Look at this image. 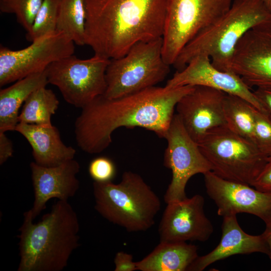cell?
<instances>
[{
	"label": "cell",
	"mask_w": 271,
	"mask_h": 271,
	"mask_svg": "<svg viewBox=\"0 0 271 271\" xmlns=\"http://www.w3.org/2000/svg\"><path fill=\"white\" fill-rule=\"evenodd\" d=\"M166 0H86L85 45L108 59L162 38Z\"/></svg>",
	"instance_id": "7a4b0ae2"
},
{
	"label": "cell",
	"mask_w": 271,
	"mask_h": 271,
	"mask_svg": "<svg viewBox=\"0 0 271 271\" xmlns=\"http://www.w3.org/2000/svg\"><path fill=\"white\" fill-rule=\"evenodd\" d=\"M232 0H166L162 36L164 61L173 65L184 47L230 9Z\"/></svg>",
	"instance_id": "ba28073f"
},
{
	"label": "cell",
	"mask_w": 271,
	"mask_h": 271,
	"mask_svg": "<svg viewBox=\"0 0 271 271\" xmlns=\"http://www.w3.org/2000/svg\"><path fill=\"white\" fill-rule=\"evenodd\" d=\"M262 234L268 245L269 249L268 256L271 260V223L265 225V229Z\"/></svg>",
	"instance_id": "d6a6232c"
},
{
	"label": "cell",
	"mask_w": 271,
	"mask_h": 271,
	"mask_svg": "<svg viewBox=\"0 0 271 271\" xmlns=\"http://www.w3.org/2000/svg\"><path fill=\"white\" fill-rule=\"evenodd\" d=\"M34 192L33 207L24 216L35 219L46 208L48 201L52 198L68 201L79 188L77 175L80 171L79 163L74 159L58 166L46 167L35 162L30 165Z\"/></svg>",
	"instance_id": "e0dca14e"
},
{
	"label": "cell",
	"mask_w": 271,
	"mask_h": 271,
	"mask_svg": "<svg viewBox=\"0 0 271 271\" xmlns=\"http://www.w3.org/2000/svg\"><path fill=\"white\" fill-rule=\"evenodd\" d=\"M186 85L202 86L240 97L264 112L253 92L237 74L219 70L207 55L193 58L182 70L177 71L165 86L174 88Z\"/></svg>",
	"instance_id": "9a60e30c"
},
{
	"label": "cell",
	"mask_w": 271,
	"mask_h": 271,
	"mask_svg": "<svg viewBox=\"0 0 271 271\" xmlns=\"http://www.w3.org/2000/svg\"><path fill=\"white\" fill-rule=\"evenodd\" d=\"M14 152L12 141L5 132L0 131V165L4 164L13 156Z\"/></svg>",
	"instance_id": "1f68e13d"
},
{
	"label": "cell",
	"mask_w": 271,
	"mask_h": 271,
	"mask_svg": "<svg viewBox=\"0 0 271 271\" xmlns=\"http://www.w3.org/2000/svg\"><path fill=\"white\" fill-rule=\"evenodd\" d=\"M265 5L267 8L271 12V0H260Z\"/></svg>",
	"instance_id": "836d02e7"
},
{
	"label": "cell",
	"mask_w": 271,
	"mask_h": 271,
	"mask_svg": "<svg viewBox=\"0 0 271 271\" xmlns=\"http://www.w3.org/2000/svg\"><path fill=\"white\" fill-rule=\"evenodd\" d=\"M271 24V12L260 0H234L228 11L182 50L173 66L179 71L195 57L208 55L220 70L229 71L235 48L250 29Z\"/></svg>",
	"instance_id": "277c9868"
},
{
	"label": "cell",
	"mask_w": 271,
	"mask_h": 271,
	"mask_svg": "<svg viewBox=\"0 0 271 271\" xmlns=\"http://www.w3.org/2000/svg\"><path fill=\"white\" fill-rule=\"evenodd\" d=\"M95 210L128 232L146 231L161 209L157 195L137 173L125 171L118 184L94 182Z\"/></svg>",
	"instance_id": "5b68a950"
},
{
	"label": "cell",
	"mask_w": 271,
	"mask_h": 271,
	"mask_svg": "<svg viewBox=\"0 0 271 271\" xmlns=\"http://www.w3.org/2000/svg\"><path fill=\"white\" fill-rule=\"evenodd\" d=\"M89 174L94 182L112 181L116 174V168L113 161L106 157L93 159L88 167Z\"/></svg>",
	"instance_id": "83f0119b"
},
{
	"label": "cell",
	"mask_w": 271,
	"mask_h": 271,
	"mask_svg": "<svg viewBox=\"0 0 271 271\" xmlns=\"http://www.w3.org/2000/svg\"><path fill=\"white\" fill-rule=\"evenodd\" d=\"M45 71L31 74L0 90V131H13L19 123V111L35 90L46 86Z\"/></svg>",
	"instance_id": "ffe728a7"
},
{
	"label": "cell",
	"mask_w": 271,
	"mask_h": 271,
	"mask_svg": "<svg viewBox=\"0 0 271 271\" xmlns=\"http://www.w3.org/2000/svg\"><path fill=\"white\" fill-rule=\"evenodd\" d=\"M223 108L226 125L235 133L253 142L256 108L246 100L227 93Z\"/></svg>",
	"instance_id": "603a6c76"
},
{
	"label": "cell",
	"mask_w": 271,
	"mask_h": 271,
	"mask_svg": "<svg viewBox=\"0 0 271 271\" xmlns=\"http://www.w3.org/2000/svg\"><path fill=\"white\" fill-rule=\"evenodd\" d=\"M59 104L54 92L46 86L34 91L23 105L19 113V123L38 125H51L52 116Z\"/></svg>",
	"instance_id": "7402d4cb"
},
{
	"label": "cell",
	"mask_w": 271,
	"mask_h": 271,
	"mask_svg": "<svg viewBox=\"0 0 271 271\" xmlns=\"http://www.w3.org/2000/svg\"><path fill=\"white\" fill-rule=\"evenodd\" d=\"M204 202L196 194L167 204L158 228L160 242L207 241L214 228L205 213Z\"/></svg>",
	"instance_id": "5bb4252c"
},
{
	"label": "cell",
	"mask_w": 271,
	"mask_h": 271,
	"mask_svg": "<svg viewBox=\"0 0 271 271\" xmlns=\"http://www.w3.org/2000/svg\"><path fill=\"white\" fill-rule=\"evenodd\" d=\"M230 72L250 88H271V24L249 30L238 43Z\"/></svg>",
	"instance_id": "4fadbf2b"
},
{
	"label": "cell",
	"mask_w": 271,
	"mask_h": 271,
	"mask_svg": "<svg viewBox=\"0 0 271 271\" xmlns=\"http://www.w3.org/2000/svg\"><path fill=\"white\" fill-rule=\"evenodd\" d=\"M255 252L269 254L268 245L263 235L246 233L239 226L236 215L226 216L223 217L219 244L207 254L198 256L187 270L202 271L211 264L230 256Z\"/></svg>",
	"instance_id": "ac0fdd59"
},
{
	"label": "cell",
	"mask_w": 271,
	"mask_h": 271,
	"mask_svg": "<svg viewBox=\"0 0 271 271\" xmlns=\"http://www.w3.org/2000/svg\"><path fill=\"white\" fill-rule=\"evenodd\" d=\"M109 62L110 59L96 54L86 59L72 55L52 63L45 72L48 83L58 88L67 103L82 108L104 94Z\"/></svg>",
	"instance_id": "9c48e42d"
},
{
	"label": "cell",
	"mask_w": 271,
	"mask_h": 271,
	"mask_svg": "<svg viewBox=\"0 0 271 271\" xmlns=\"http://www.w3.org/2000/svg\"><path fill=\"white\" fill-rule=\"evenodd\" d=\"M15 131L29 142L34 162L40 166L55 167L74 159L76 150L62 142L58 129L52 124L19 123Z\"/></svg>",
	"instance_id": "d6986e66"
},
{
	"label": "cell",
	"mask_w": 271,
	"mask_h": 271,
	"mask_svg": "<svg viewBox=\"0 0 271 271\" xmlns=\"http://www.w3.org/2000/svg\"><path fill=\"white\" fill-rule=\"evenodd\" d=\"M253 142L267 158L271 157V118L265 112L256 109Z\"/></svg>",
	"instance_id": "4316f807"
},
{
	"label": "cell",
	"mask_w": 271,
	"mask_h": 271,
	"mask_svg": "<svg viewBox=\"0 0 271 271\" xmlns=\"http://www.w3.org/2000/svg\"><path fill=\"white\" fill-rule=\"evenodd\" d=\"M194 87L155 86L115 98L99 96L81 108L75 120L77 146L88 154L100 153L121 127L144 128L164 138L177 103Z\"/></svg>",
	"instance_id": "6da1fadb"
},
{
	"label": "cell",
	"mask_w": 271,
	"mask_h": 271,
	"mask_svg": "<svg viewBox=\"0 0 271 271\" xmlns=\"http://www.w3.org/2000/svg\"><path fill=\"white\" fill-rule=\"evenodd\" d=\"M44 0H0V11L14 14L17 22L29 32Z\"/></svg>",
	"instance_id": "484cf974"
},
{
	"label": "cell",
	"mask_w": 271,
	"mask_h": 271,
	"mask_svg": "<svg viewBox=\"0 0 271 271\" xmlns=\"http://www.w3.org/2000/svg\"><path fill=\"white\" fill-rule=\"evenodd\" d=\"M198 144L214 174L250 186L268 158L252 141L235 133L226 125L210 130Z\"/></svg>",
	"instance_id": "8992f818"
},
{
	"label": "cell",
	"mask_w": 271,
	"mask_h": 271,
	"mask_svg": "<svg viewBox=\"0 0 271 271\" xmlns=\"http://www.w3.org/2000/svg\"><path fill=\"white\" fill-rule=\"evenodd\" d=\"M253 92L261 104L264 112L271 118V88H256Z\"/></svg>",
	"instance_id": "4dcf8cb0"
},
{
	"label": "cell",
	"mask_w": 271,
	"mask_h": 271,
	"mask_svg": "<svg viewBox=\"0 0 271 271\" xmlns=\"http://www.w3.org/2000/svg\"><path fill=\"white\" fill-rule=\"evenodd\" d=\"M204 175L206 192L217 207V214L245 213L254 215L266 224L271 223V193L223 179L212 171Z\"/></svg>",
	"instance_id": "7c38bea8"
},
{
	"label": "cell",
	"mask_w": 271,
	"mask_h": 271,
	"mask_svg": "<svg viewBox=\"0 0 271 271\" xmlns=\"http://www.w3.org/2000/svg\"><path fill=\"white\" fill-rule=\"evenodd\" d=\"M198 248L186 242H160L143 259L137 262L141 271H185L198 257Z\"/></svg>",
	"instance_id": "44dd1931"
},
{
	"label": "cell",
	"mask_w": 271,
	"mask_h": 271,
	"mask_svg": "<svg viewBox=\"0 0 271 271\" xmlns=\"http://www.w3.org/2000/svg\"><path fill=\"white\" fill-rule=\"evenodd\" d=\"M60 0H44L26 39L32 42L56 31Z\"/></svg>",
	"instance_id": "d4e9b609"
},
{
	"label": "cell",
	"mask_w": 271,
	"mask_h": 271,
	"mask_svg": "<svg viewBox=\"0 0 271 271\" xmlns=\"http://www.w3.org/2000/svg\"><path fill=\"white\" fill-rule=\"evenodd\" d=\"M114 263L115 271H134L137 270V262L133 261L131 254L119 251L115 254Z\"/></svg>",
	"instance_id": "f546056e"
},
{
	"label": "cell",
	"mask_w": 271,
	"mask_h": 271,
	"mask_svg": "<svg viewBox=\"0 0 271 271\" xmlns=\"http://www.w3.org/2000/svg\"><path fill=\"white\" fill-rule=\"evenodd\" d=\"M18 271H61L79 246L80 226L68 201L58 200L38 223L24 216Z\"/></svg>",
	"instance_id": "3957f363"
},
{
	"label": "cell",
	"mask_w": 271,
	"mask_h": 271,
	"mask_svg": "<svg viewBox=\"0 0 271 271\" xmlns=\"http://www.w3.org/2000/svg\"><path fill=\"white\" fill-rule=\"evenodd\" d=\"M74 43L58 31L40 38L18 50L0 48V86L31 74L45 71L52 63L73 55Z\"/></svg>",
	"instance_id": "8fae6325"
},
{
	"label": "cell",
	"mask_w": 271,
	"mask_h": 271,
	"mask_svg": "<svg viewBox=\"0 0 271 271\" xmlns=\"http://www.w3.org/2000/svg\"><path fill=\"white\" fill-rule=\"evenodd\" d=\"M251 186L262 192L271 193V157L267 158L265 166Z\"/></svg>",
	"instance_id": "f1b7e54d"
},
{
	"label": "cell",
	"mask_w": 271,
	"mask_h": 271,
	"mask_svg": "<svg viewBox=\"0 0 271 271\" xmlns=\"http://www.w3.org/2000/svg\"><path fill=\"white\" fill-rule=\"evenodd\" d=\"M225 94L217 89L196 86L177 103V114L197 144L210 130L226 125L223 108Z\"/></svg>",
	"instance_id": "2e32d148"
},
{
	"label": "cell",
	"mask_w": 271,
	"mask_h": 271,
	"mask_svg": "<svg viewBox=\"0 0 271 271\" xmlns=\"http://www.w3.org/2000/svg\"><path fill=\"white\" fill-rule=\"evenodd\" d=\"M162 38L139 42L123 56L110 59L103 95L115 98L156 86L163 81L170 66L162 55Z\"/></svg>",
	"instance_id": "52a82bcc"
},
{
	"label": "cell",
	"mask_w": 271,
	"mask_h": 271,
	"mask_svg": "<svg viewBox=\"0 0 271 271\" xmlns=\"http://www.w3.org/2000/svg\"><path fill=\"white\" fill-rule=\"evenodd\" d=\"M164 138L167 142L164 165L172 174L164 195L165 202L168 204L186 198L185 188L189 179L196 174L204 175L212 171V167L177 113L174 115Z\"/></svg>",
	"instance_id": "30bf717a"
},
{
	"label": "cell",
	"mask_w": 271,
	"mask_h": 271,
	"mask_svg": "<svg viewBox=\"0 0 271 271\" xmlns=\"http://www.w3.org/2000/svg\"><path fill=\"white\" fill-rule=\"evenodd\" d=\"M86 19V0H60L56 31L77 45H85Z\"/></svg>",
	"instance_id": "cb8c5ba5"
}]
</instances>
